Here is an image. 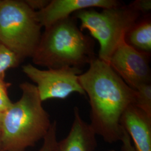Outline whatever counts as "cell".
<instances>
[{
  "label": "cell",
  "mask_w": 151,
  "mask_h": 151,
  "mask_svg": "<svg viewBox=\"0 0 151 151\" xmlns=\"http://www.w3.org/2000/svg\"><path fill=\"white\" fill-rule=\"evenodd\" d=\"M78 80L90 105V124L96 135L108 143L121 141L125 130L120 118L129 105L135 104L136 91L130 88L108 63L92 60Z\"/></svg>",
  "instance_id": "6da1fadb"
},
{
  "label": "cell",
  "mask_w": 151,
  "mask_h": 151,
  "mask_svg": "<svg viewBox=\"0 0 151 151\" xmlns=\"http://www.w3.org/2000/svg\"><path fill=\"white\" fill-rule=\"evenodd\" d=\"M22 96L3 113L0 136L4 151H25L47 134L52 122L37 87L20 85Z\"/></svg>",
  "instance_id": "7a4b0ae2"
},
{
  "label": "cell",
  "mask_w": 151,
  "mask_h": 151,
  "mask_svg": "<svg viewBox=\"0 0 151 151\" xmlns=\"http://www.w3.org/2000/svg\"><path fill=\"white\" fill-rule=\"evenodd\" d=\"M72 16L45 28L32 54L35 65L48 69L81 68L97 57L93 39L84 34Z\"/></svg>",
  "instance_id": "3957f363"
},
{
  "label": "cell",
  "mask_w": 151,
  "mask_h": 151,
  "mask_svg": "<svg viewBox=\"0 0 151 151\" xmlns=\"http://www.w3.org/2000/svg\"><path fill=\"white\" fill-rule=\"evenodd\" d=\"M143 16L132 2L100 12L91 9L82 10L72 15L81 22V31L88 30L98 41L97 57L108 63L125 34Z\"/></svg>",
  "instance_id": "277c9868"
},
{
  "label": "cell",
  "mask_w": 151,
  "mask_h": 151,
  "mask_svg": "<svg viewBox=\"0 0 151 151\" xmlns=\"http://www.w3.org/2000/svg\"><path fill=\"white\" fill-rule=\"evenodd\" d=\"M42 28L36 11L24 0H0V42L22 60L32 57Z\"/></svg>",
  "instance_id": "5b68a950"
},
{
  "label": "cell",
  "mask_w": 151,
  "mask_h": 151,
  "mask_svg": "<svg viewBox=\"0 0 151 151\" xmlns=\"http://www.w3.org/2000/svg\"><path fill=\"white\" fill-rule=\"evenodd\" d=\"M22 70L36 84L42 102L52 99L63 100L72 93L86 95L78 80V76L82 73L80 68L64 67L42 70L27 63L22 67Z\"/></svg>",
  "instance_id": "8992f818"
},
{
  "label": "cell",
  "mask_w": 151,
  "mask_h": 151,
  "mask_svg": "<svg viewBox=\"0 0 151 151\" xmlns=\"http://www.w3.org/2000/svg\"><path fill=\"white\" fill-rule=\"evenodd\" d=\"M150 55L130 46L124 37L109 64L130 88L135 90L142 85L151 83Z\"/></svg>",
  "instance_id": "52a82bcc"
},
{
  "label": "cell",
  "mask_w": 151,
  "mask_h": 151,
  "mask_svg": "<svg viewBox=\"0 0 151 151\" xmlns=\"http://www.w3.org/2000/svg\"><path fill=\"white\" fill-rule=\"evenodd\" d=\"M123 5L116 0H50L46 7L36 11V14L38 22L45 29L77 11L93 7L110 9Z\"/></svg>",
  "instance_id": "ba28073f"
},
{
  "label": "cell",
  "mask_w": 151,
  "mask_h": 151,
  "mask_svg": "<svg viewBox=\"0 0 151 151\" xmlns=\"http://www.w3.org/2000/svg\"><path fill=\"white\" fill-rule=\"evenodd\" d=\"M120 123L134 143L136 151H151V117L134 104L123 114Z\"/></svg>",
  "instance_id": "9c48e42d"
},
{
  "label": "cell",
  "mask_w": 151,
  "mask_h": 151,
  "mask_svg": "<svg viewBox=\"0 0 151 151\" xmlns=\"http://www.w3.org/2000/svg\"><path fill=\"white\" fill-rule=\"evenodd\" d=\"M73 120L70 130L64 139L57 141L54 151H95L96 135L90 124L81 117L78 107L73 109Z\"/></svg>",
  "instance_id": "30bf717a"
},
{
  "label": "cell",
  "mask_w": 151,
  "mask_h": 151,
  "mask_svg": "<svg viewBox=\"0 0 151 151\" xmlns=\"http://www.w3.org/2000/svg\"><path fill=\"white\" fill-rule=\"evenodd\" d=\"M125 41L135 49L151 54V14L142 16L130 28L125 35Z\"/></svg>",
  "instance_id": "8fae6325"
},
{
  "label": "cell",
  "mask_w": 151,
  "mask_h": 151,
  "mask_svg": "<svg viewBox=\"0 0 151 151\" xmlns=\"http://www.w3.org/2000/svg\"><path fill=\"white\" fill-rule=\"evenodd\" d=\"M22 61L16 54L0 42V77H5L6 71L16 68Z\"/></svg>",
  "instance_id": "7c38bea8"
},
{
  "label": "cell",
  "mask_w": 151,
  "mask_h": 151,
  "mask_svg": "<svg viewBox=\"0 0 151 151\" xmlns=\"http://www.w3.org/2000/svg\"><path fill=\"white\" fill-rule=\"evenodd\" d=\"M135 105L151 117V85L146 83L137 88Z\"/></svg>",
  "instance_id": "4fadbf2b"
},
{
  "label": "cell",
  "mask_w": 151,
  "mask_h": 151,
  "mask_svg": "<svg viewBox=\"0 0 151 151\" xmlns=\"http://www.w3.org/2000/svg\"><path fill=\"white\" fill-rule=\"evenodd\" d=\"M57 124L56 121L52 123L47 134L43 139L42 147L38 151H54L57 142Z\"/></svg>",
  "instance_id": "5bb4252c"
},
{
  "label": "cell",
  "mask_w": 151,
  "mask_h": 151,
  "mask_svg": "<svg viewBox=\"0 0 151 151\" xmlns=\"http://www.w3.org/2000/svg\"><path fill=\"white\" fill-rule=\"evenodd\" d=\"M10 82L5 80V77H0V111L4 113L12 104L8 95V88L11 86Z\"/></svg>",
  "instance_id": "9a60e30c"
},
{
  "label": "cell",
  "mask_w": 151,
  "mask_h": 151,
  "mask_svg": "<svg viewBox=\"0 0 151 151\" xmlns=\"http://www.w3.org/2000/svg\"><path fill=\"white\" fill-rule=\"evenodd\" d=\"M135 9L145 16L150 14L151 9V0H136L132 2Z\"/></svg>",
  "instance_id": "2e32d148"
},
{
  "label": "cell",
  "mask_w": 151,
  "mask_h": 151,
  "mask_svg": "<svg viewBox=\"0 0 151 151\" xmlns=\"http://www.w3.org/2000/svg\"><path fill=\"white\" fill-rule=\"evenodd\" d=\"M24 1L32 10L39 11L46 7L50 0H24Z\"/></svg>",
  "instance_id": "e0dca14e"
},
{
  "label": "cell",
  "mask_w": 151,
  "mask_h": 151,
  "mask_svg": "<svg viewBox=\"0 0 151 151\" xmlns=\"http://www.w3.org/2000/svg\"><path fill=\"white\" fill-rule=\"evenodd\" d=\"M122 142L123 143L122 150L123 151H136L134 147L131 145V138L128 134L127 133H125L124 137L122 139Z\"/></svg>",
  "instance_id": "ac0fdd59"
},
{
  "label": "cell",
  "mask_w": 151,
  "mask_h": 151,
  "mask_svg": "<svg viewBox=\"0 0 151 151\" xmlns=\"http://www.w3.org/2000/svg\"><path fill=\"white\" fill-rule=\"evenodd\" d=\"M2 115H3V113L0 111V129H1V123H2Z\"/></svg>",
  "instance_id": "d6986e66"
},
{
  "label": "cell",
  "mask_w": 151,
  "mask_h": 151,
  "mask_svg": "<svg viewBox=\"0 0 151 151\" xmlns=\"http://www.w3.org/2000/svg\"><path fill=\"white\" fill-rule=\"evenodd\" d=\"M0 151H4L2 143H1V136H0Z\"/></svg>",
  "instance_id": "ffe728a7"
},
{
  "label": "cell",
  "mask_w": 151,
  "mask_h": 151,
  "mask_svg": "<svg viewBox=\"0 0 151 151\" xmlns=\"http://www.w3.org/2000/svg\"><path fill=\"white\" fill-rule=\"evenodd\" d=\"M115 151V150H111V151Z\"/></svg>",
  "instance_id": "44dd1931"
}]
</instances>
